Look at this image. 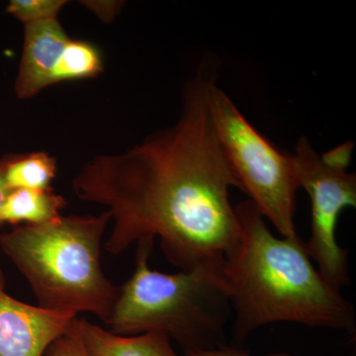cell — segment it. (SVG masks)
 Returning <instances> with one entry per match:
<instances>
[{
	"label": "cell",
	"instance_id": "cell-8",
	"mask_svg": "<svg viewBox=\"0 0 356 356\" xmlns=\"http://www.w3.org/2000/svg\"><path fill=\"white\" fill-rule=\"evenodd\" d=\"M70 40L58 19L24 26L22 55L14 81L18 99H31L53 86L54 72Z\"/></svg>",
	"mask_w": 356,
	"mask_h": 356
},
{
	"label": "cell",
	"instance_id": "cell-13",
	"mask_svg": "<svg viewBox=\"0 0 356 356\" xmlns=\"http://www.w3.org/2000/svg\"><path fill=\"white\" fill-rule=\"evenodd\" d=\"M67 0H10L6 11L23 25L58 19Z\"/></svg>",
	"mask_w": 356,
	"mask_h": 356
},
{
	"label": "cell",
	"instance_id": "cell-9",
	"mask_svg": "<svg viewBox=\"0 0 356 356\" xmlns=\"http://www.w3.org/2000/svg\"><path fill=\"white\" fill-rule=\"evenodd\" d=\"M84 343L91 356H179L172 341L163 332H152L133 337L112 334L81 318Z\"/></svg>",
	"mask_w": 356,
	"mask_h": 356
},
{
	"label": "cell",
	"instance_id": "cell-6",
	"mask_svg": "<svg viewBox=\"0 0 356 356\" xmlns=\"http://www.w3.org/2000/svg\"><path fill=\"white\" fill-rule=\"evenodd\" d=\"M291 156L300 187L311 200V236L305 243L309 257L323 278L341 291L350 284L348 252L339 247L337 227L344 209L356 206L355 173L337 172L325 166L306 137H300Z\"/></svg>",
	"mask_w": 356,
	"mask_h": 356
},
{
	"label": "cell",
	"instance_id": "cell-16",
	"mask_svg": "<svg viewBox=\"0 0 356 356\" xmlns=\"http://www.w3.org/2000/svg\"><path fill=\"white\" fill-rule=\"evenodd\" d=\"M355 144L353 142H346L341 146L336 147L332 151L327 152L321 156L323 163L331 170L337 172H346L353 156Z\"/></svg>",
	"mask_w": 356,
	"mask_h": 356
},
{
	"label": "cell",
	"instance_id": "cell-15",
	"mask_svg": "<svg viewBox=\"0 0 356 356\" xmlns=\"http://www.w3.org/2000/svg\"><path fill=\"white\" fill-rule=\"evenodd\" d=\"M81 4L95 14L102 22L109 24L121 13L125 2L119 0H83Z\"/></svg>",
	"mask_w": 356,
	"mask_h": 356
},
{
	"label": "cell",
	"instance_id": "cell-12",
	"mask_svg": "<svg viewBox=\"0 0 356 356\" xmlns=\"http://www.w3.org/2000/svg\"><path fill=\"white\" fill-rule=\"evenodd\" d=\"M104 70L102 51L95 44L70 40L53 74V84L92 79Z\"/></svg>",
	"mask_w": 356,
	"mask_h": 356
},
{
	"label": "cell",
	"instance_id": "cell-7",
	"mask_svg": "<svg viewBox=\"0 0 356 356\" xmlns=\"http://www.w3.org/2000/svg\"><path fill=\"white\" fill-rule=\"evenodd\" d=\"M0 267V356H44L76 316L18 301L6 291Z\"/></svg>",
	"mask_w": 356,
	"mask_h": 356
},
{
	"label": "cell",
	"instance_id": "cell-18",
	"mask_svg": "<svg viewBox=\"0 0 356 356\" xmlns=\"http://www.w3.org/2000/svg\"><path fill=\"white\" fill-rule=\"evenodd\" d=\"M9 191H10L7 188L3 178V161H0V207H1L2 203H3L4 199H6Z\"/></svg>",
	"mask_w": 356,
	"mask_h": 356
},
{
	"label": "cell",
	"instance_id": "cell-14",
	"mask_svg": "<svg viewBox=\"0 0 356 356\" xmlns=\"http://www.w3.org/2000/svg\"><path fill=\"white\" fill-rule=\"evenodd\" d=\"M44 355L91 356L84 343L81 318L72 320L67 331L49 346Z\"/></svg>",
	"mask_w": 356,
	"mask_h": 356
},
{
	"label": "cell",
	"instance_id": "cell-5",
	"mask_svg": "<svg viewBox=\"0 0 356 356\" xmlns=\"http://www.w3.org/2000/svg\"><path fill=\"white\" fill-rule=\"evenodd\" d=\"M211 116L242 191L282 238H298L294 222L300 188L290 154L281 153L245 118L217 83L209 91Z\"/></svg>",
	"mask_w": 356,
	"mask_h": 356
},
{
	"label": "cell",
	"instance_id": "cell-4",
	"mask_svg": "<svg viewBox=\"0 0 356 356\" xmlns=\"http://www.w3.org/2000/svg\"><path fill=\"white\" fill-rule=\"evenodd\" d=\"M137 243L135 270L120 286L108 331L122 337L163 332L184 353L226 343L232 308L221 266L159 273L149 266L154 238Z\"/></svg>",
	"mask_w": 356,
	"mask_h": 356
},
{
	"label": "cell",
	"instance_id": "cell-10",
	"mask_svg": "<svg viewBox=\"0 0 356 356\" xmlns=\"http://www.w3.org/2000/svg\"><path fill=\"white\" fill-rule=\"evenodd\" d=\"M65 205V198L53 189H14L7 193L0 207V226L43 224L60 217Z\"/></svg>",
	"mask_w": 356,
	"mask_h": 356
},
{
	"label": "cell",
	"instance_id": "cell-3",
	"mask_svg": "<svg viewBox=\"0 0 356 356\" xmlns=\"http://www.w3.org/2000/svg\"><path fill=\"white\" fill-rule=\"evenodd\" d=\"M111 216H62L17 225L0 234V248L22 273L39 307L58 313H91L108 322L120 286L102 270V238Z\"/></svg>",
	"mask_w": 356,
	"mask_h": 356
},
{
	"label": "cell",
	"instance_id": "cell-2",
	"mask_svg": "<svg viewBox=\"0 0 356 356\" xmlns=\"http://www.w3.org/2000/svg\"><path fill=\"white\" fill-rule=\"evenodd\" d=\"M241 236L222 261V280L235 314L233 339L295 323L355 336V307L312 264L301 238H277L250 200L235 206Z\"/></svg>",
	"mask_w": 356,
	"mask_h": 356
},
{
	"label": "cell",
	"instance_id": "cell-17",
	"mask_svg": "<svg viewBox=\"0 0 356 356\" xmlns=\"http://www.w3.org/2000/svg\"><path fill=\"white\" fill-rule=\"evenodd\" d=\"M184 356H254L248 351L236 346H228L225 343L219 348H213L210 350L203 351H186ZM262 356H292L286 353H273Z\"/></svg>",
	"mask_w": 356,
	"mask_h": 356
},
{
	"label": "cell",
	"instance_id": "cell-1",
	"mask_svg": "<svg viewBox=\"0 0 356 356\" xmlns=\"http://www.w3.org/2000/svg\"><path fill=\"white\" fill-rule=\"evenodd\" d=\"M217 60L206 58L184 86L179 118L119 152L96 154L79 168L72 191L103 206L112 225L105 250L121 254L142 238H159L166 259L180 270L221 266L241 227L229 200L242 191L209 108Z\"/></svg>",
	"mask_w": 356,
	"mask_h": 356
},
{
	"label": "cell",
	"instance_id": "cell-11",
	"mask_svg": "<svg viewBox=\"0 0 356 356\" xmlns=\"http://www.w3.org/2000/svg\"><path fill=\"white\" fill-rule=\"evenodd\" d=\"M57 172V161L44 152L3 159V178L9 191H50Z\"/></svg>",
	"mask_w": 356,
	"mask_h": 356
}]
</instances>
